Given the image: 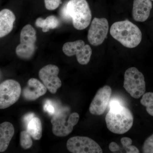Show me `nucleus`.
<instances>
[{
    "label": "nucleus",
    "instance_id": "nucleus-1",
    "mask_svg": "<svg viewBox=\"0 0 153 153\" xmlns=\"http://www.w3.org/2000/svg\"><path fill=\"white\" fill-rule=\"evenodd\" d=\"M109 108L105 117L108 129L118 134L128 131L133 124L134 117L131 111L116 100L110 102Z\"/></svg>",
    "mask_w": 153,
    "mask_h": 153
},
{
    "label": "nucleus",
    "instance_id": "nucleus-2",
    "mask_svg": "<svg viewBox=\"0 0 153 153\" xmlns=\"http://www.w3.org/2000/svg\"><path fill=\"white\" fill-rule=\"evenodd\" d=\"M60 15L64 20H71L74 27L79 30L89 26L92 17L86 0H69L63 6Z\"/></svg>",
    "mask_w": 153,
    "mask_h": 153
},
{
    "label": "nucleus",
    "instance_id": "nucleus-3",
    "mask_svg": "<svg viewBox=\"0 0 153 153\" xmlns=\"http://www.w3.org/2000/svg\"><path fill=\"white\" fill-rule=\"evenodd\" d=\"M110 33L113 38L127 48L137 47L142 38L138 27L128 20L115 22L111 27Z\"/></svg>",
    "mask_w": 153,
    "mask_h": 153
},
{
    "label": "nucleus",
    "instance_id": "nucleus-4",
    "mask_svg": "<svg viewBox=\"0 0 153 153\" xmlns=\"http://www.w3.org/2000/svg\"><path fill=\"white\" fill-rule=\"evenodd\" d=\"M79 115L74 112L69 114L67 110L59 111L55 112L51 119L52 132L57 137H66L71 133L73 128L78 123Z\"/></svg>",
    "mask_w": 153,
    "mask_h": 153
},
{
    "label": "nucleus",
    "instance_id": "nucleus-5",
    "mask_svg": "<svg viewBox=\"0 0 153 153\" xmlns=\"http://www.w3.org/2000/svg\"><path fill=\"white\" fill-rule=\"evenodd\" d=\"M123 87L132 97L140 98L146 90L143 74L135 67L128 68L125 73Z\"/></svg>",
    "mask_w": 153,
    "mask_h": 153
},
{
    "label": "nucleus",
    "instance_id": "nucleus-6",
    "mask_svg": "<svg viewBox=\"0 0 153 153\" xmlns=\"http://www.w3.org/2000/svg\"><path fill=\"white\" fill-rule=\"evenodd\" d=\"M36 30L31 25H26L21 31L20 44L16 48L17 56L24 60L30 59L36 50Z\"/></svg>",
    "mask_w": 153,
    "mask_h": 153
},
{
    "label": "nucleus",
    "instance_id": "nucleus-7",
    "mask_svg": "<svg viewBox=\"0 0 153 153\" xmlns=\"http://www.w3.org/2000/svg\"><path fill=\"white\" fill-rule=\"evenodd\" d=\"M21 85L14 79L5 80L0 84V109H5L15 104L20 98Z\"/></svg>",
    "mask_w": 153,
    "mask_h": 153
},
{
    "label": "nucleus",
    "instance_id": "nucleus-8",
    "mask_svg": "<svg viewBox=\"0 0 153 153\" xmlns=\"http://www.w3.org/2000/svg\"><path fill=\"white\" fill-rule=\"evenodd\" d=\"M63 51L68 57L76 55L77 62L81 65H86L89 63L92 54L90 46L85 44L82 40L65 43L63 47Z\"/></svg>",
    "mask_w": 153,
    "mask_h": 153
},
{
    "label": "nucleus",
    "instance_id": "nucleus-9",
    "mask_svg": "<svg viewBox=\"0 0 153 153\" xmlns=\"http://www.w3.org/2000/svg\"><path fill=\"white\" fill-rule=\"evenodd\" d=\"M66 146L68 150L73 153H102L98 144L88 137H72L67 141Z\"/></svg>",
    "mask_w": 153,
    "mask_h": 153
},
{
    "label": "nucleus",
    "instance_id": "nucleus-10",
    "mask_svg": "<svg viewBox=\"0 0 153 153\" xmlns=\"http://www.w3.org/2000/svg\"><path fill=\"white\" fill-rule=\"evenodd\" d=\"M108 29V22L106 19L94 18L88 33V42L94 46L101 45L106 38Z\"/></svg>",
    "mask_w": 153,
    "mask_h": 153
},
{
    "label": "nucleus",
    "instance_id": "nucleus-11",
    "mask_svg": "<svg viewBox=\"0 0 153 153\" xmlns=\"http://www.w3.org/2000/svg\"><path fill=\"white\" fill-rule=\"evenodd\" d=\"M59 68L55 65L49 64L41 68L39 71V76L47 89L52 94H55L62 85L58 76Z\"/></svg>",
    "mask_w": 153,
    "mask_h": 153
},
{
    "label": "nucleus",
    "instance_id": "nucleus-12",
    "mask_svg": "<svg viewBox=\"0 0 153 153\" xmlns=\"http://www.w3.org/2000/svg\"><path fill=\"white\" fill-rule=\"evenodd\" d=\"M111 93L112 90L109 85H105L99 89L89 107V111L91 114L101 115L104 113L109 102Z\"/></svg>",
    "mask_w": 153,
    "mask_h": 153
},
{
    "label": "nucleus",
    "instance_id": "nucleus-13",
    "mask_svg": "<svg viewBox=\"0 0 153 153\" xmlns=\"http://www.w3.org/2000/svg\"><path fill=\"white\" fill-rule=\"evenodd\" d=\"M47 88L43 83L36 78H31L28 80L27 85L23 91V96L26 100L34 101L44 95Z\"/></svg>",
    "mask_w": 153,
    "mask_h": 153
},
{
    "label": "nucleus",
    "instance_id": "nucleus-14",
    "mask_svg": "<svg viewBox=\"0 0 153 153\" xmlns=\"http://www.w3.org/2000/svg\"><path fill=\"white\" fill-rule=\"evenodd\" d=\"M152 7L151 0H134L133 18L136 22H145L149 16Z\"/></svg>",
    "mask_w": 153,
    "mask_h": 153
},
{
    "label": "nucleus",
    "instance_id": "nucleus-15",
    "mask_svg": "<svg viewBox=\"0 0 153 153\" xmlns=\"http://www.w3.org/2000/svg\"><path fill=\"white\" fill-rule=\"evenodd\" d=\"M16 19L10 10L4 9L0 11V38L7 36L12 31Z\"/></svg>",
    "mask_w": 153,
    "mask_h": 153
},
{
    "label": "nucleus",
    "instance_id": "nucleus-16",
    "mask_svg": "<svg viewBox=\"0 0 153 153\" xmlns=\"http://www.w3.org/2000/svg\"><path fill=\"white\" fill-rule=\"evenodd\" d=\"M15 133L13 125L8 122L0 124V152H5L8 147Z\"/></svg>",
    "mask_w": 153,
    "mask_h": 153
},
{
    "label": "nucleus",
    "instance_id": "nucleus-17",
    "mask_svg": "<svg viewBox=\"0 0 153 153\" xmlns=\"http://www.w3.org/2000/svg\"><path fill=\"white\" fill-rule=\"evenodd\" d=\"M36 27L42 29L44 33H47L51 29H56L59 25V21L57 17L55 16H50L46 19L39 18L36 19Z\"/></svg>",
    "mask_w": 153,
    "mask_h": 153
},
{
    "label": "nucleus",
    "instance_id": "nucleus-18",
    "mask_svg": "<svg viewBox=\"0 0 153 153\" xmlns=\"http://www.w3.org/2000/svg\"><path fill=\"white\" fill-rule=\"evenodd\" d=\"M27 131L35 140L41 139L42 136V126L41 120L34 117L27 126Z\"/></svg>",
    "mask_w": 153,
    "mask_h": 153
},
{
    "label": "nucleus",
    "instance_id": "nucleus-19",
    "mask_svg": "<svg viewBox=\"0 0 153 153\" xmlns=\"http://www.w3.org/2000/svg\"><path fill=\"white\" fill-rule=\"evenodd\" d=\"M140 103L146 107L147 112L153 116V93L149 92L143 95L140 100Z\"/></svg>",
    "mask_w": 153,
    "mask_h": 153
},
{
    "label": "nucleus",
    "instance_id": "nucleus-20",
    "mask_svg": "<svg viewBox=\"0 0 153 153\" xmlns=\"http://www.w3.org/2000/svg\"><path fill=\"white\" fill-rule=\"evenodd\" d=\"M20 144L23 149H28L32 147L33 142L32 137L27 131H22L20 134Z\"/></svg>",
    "mask_w": 153,
    "mask_h": 153
},
{
    "label": "nucleus",
    "instance_id": "nucleus-21",
    "mask_svg": "<svg viewBox=\"0 0 153 153\" xmlns=\"http://www.w3.org/2000/svg\"><path fill=\"white\" fill-rule=\"evenodd\" d=\"M123 146V149L127 153H138L140 152L138 149L134 146H132V141L130 138L123 137L120 140Z\"/></svg>",
    "mask_w": 153,
    "mask_h": 153
},
{
    "label": "nucleus",
    "instance_id": "nucleus-22",
    "mask_svg": "<svg viewBox=\"0 0 153 153\" xmlns=\"http://www.w3.org/2000/svg\"><path fill=\"white\" fill-rule=\"evenodd\" d=\"M144 153H153V134L145 140L143 147Z\"/></svg>",
    "mask_w": 153,
    "mask_h": 153
},
{
    "label": "nucleus",
    "instance_id": "nucleus-23",
    "mask_svg": "<svg viewBox=\"0 0 153 153\" xmlns=\"http://www.w3.org/2000/svg\"><path fill=\"white\" fill-rule=\"evenodd\" d=\"M46 9L49 10H53L58 8L61 4V0H44Z\"/></svg>",
    "mask_w": 153,
    "mask_h": 153
},
{
    "label": "nucleus",
    "instance_id": "nucleus-24",
    "mask_svg": "<svg viewBox=\"0 0 153 153\" xmlns=\"http://www.w3.org/2000/svg\"><path fill=\"white\" fill-rule=\"evenodd\" d=\"M44 111L50 115H54L56 112L55 106L52 102L49 100H47L45 102L44 105Z\"/></svg>",
    "mask_w": 153,
    "mask_h": 153
},
{
    "label": "nucleus",
    "instance_id": "nucleus-25",
    "mask_svg": "<svg viewBox=\"0 0 153 153\" xmlns=\"http://www.w3.org/2000/svg\"><path fill=\"white\" fill-rule=\"evenodd\" d=\"M35 117V114L33 113H29L25 115L23 117V122L25 125L27 126L28 123L31 120Z\"/></svg>",
    "mask_w": 153,
    "mask_h": 153
},
{
    "label": "nucleus",
    "instance_id": "nucleus-26",
    "mask_svg": "<svg viewBox=\"0 0 153 153\" xmlns=\"http://www.w3.org/2000/svg\"><path fill=\"white\" fill-rule=\"evenodd\" d=\"M119 146L117 143L114 142L111 143L109 145V149L112 152H119L120 149Z\"/></svg>",
    "mask_w": 153,
    "mask_h": 153
},
{
    "label": "nucleus",
    "instance_id": "nucleus-27",
    "mask_svg": "<svg viewBox=\"0 0 153 153\" xmlns=\"http://www.w3.org/2000/svg\"><path fill=\"white\" fill-rule=\"evenodd\" d=\"M0 76H1V73H0Z\"/></svg>",
    "mask_w": 153,
    "mask_h": 153
},
{
    "label": "nucleus",
    "instance_id": "nucleus-28",
    "mask_svg": "<svg viewBox=\"0 0 153 153\" xmlns=\"http://www.w3.org/2000/svg\"><path fill=\"white\" fill-rule=\"evenodd\" d=\"M151 1H153V0H151Z\"/></svg>",
    "mask_w": 153,
    "mask_h": 153
}]
</instances>
